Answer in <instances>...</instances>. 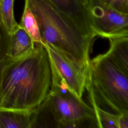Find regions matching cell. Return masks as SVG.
Here are the masks:
<instances>
[{"instance_id": "16", "label": "cell", "mask_w": 128, "mask_h": 128, "mask_svg": "<svg viewBox=\"0 0 128 128\" xmlns=\"http://www.w3.org/2000/svg\"><path fill=\"white\" fill-rule=\"evenodd\" d=\"M118 11L128 14V0H98Z\"/></svg>"}, {"instance_id": "1", "label": "cell", "mask_w": 128, "mask_h": 128, "mask_svg": "<svg viewBox=\"0 0 128 128\" xmlns=\"http://www.w3.org/2000/svg\"><path fill=\"white\" fill-rule=\"evenodd\" d=\"M6 64L0 82V108L32 111L48 94L52 74L48 52L43 44Z\"/></svg>"}, {"instance_id": "17", "label": "cell", "mask_w": 128, "mask_h": 128, "mask_svg": "<svg viewBox=\"0 0 128 128\" xmlns=\"http://www.w3.org/2000/svg\"><path fill=\"white\" fill-rule=\"evenodd\" d=\"M80 1H81L83 4H84L86 6V4H87V2H88V0H80Z\"/></svg>"}, {"instance_id": "2", "label": "cell", "mask_w": 128, "mask_h": 128, "mask_svg": "<svg viewBox=\"0 0 128 128\" xmlns=\"http://www.w3.org/2000/svg\"><path fill=\"white\" fill-rule=\"evenodd\" d=\"M46 43L64 54L86 71L93 40L84 35L49 0H26Z\"/></svg>"}, {"instance_id": "5", "label": "cell", "mask_w": 128, "mask_h": 128, "mask_svg": "<svg viewBox=\"0 0 128 128\" xmlns=\"http://www.w3.org/2000/svg\"><path fill=\"white\" fill-rule=\"evenodd\" d=\"M94 36L103 38L128 36V14L118 11L98 0L86 4Z\"/></svg>"}, {"instance_id": "4", "label": "cell", "mask_w": 128, "mask_h": 128, "mask_svg": "<svg viewBox=\"0 0 128 128\" xmlns=\"http://www.w3.org/2000/svg\"><path fill=\"white\" fill-rule=\"evenodd\" d=\"M60 122V128L97 127L92 107L74 92L50 91L46 97Z\"/></svg>"}, {"instance_id": "15", "label": "cell", "mask_w": 128, "mask_h": 128, "mask_svg": "<svg viewBox=\"0 0 128 128\" xmlns=\"http://www.w3.org/2000/svg\"><path fill=\"white\" fill-rule=\"evenodd\" d=\"M10 34L5 30L2 25H0V82L4 66L12 58L8 54Z\"/></svg>"}, {"instance_id": "8", "label": "cell", "mask_w": 128, "mask_h": 128, "mask_svg": "<svg viewBox=\"0 0 128 128\" xmlns=\"http://www.w3.org/2000/svg\"><path fill=\"white\" fill-rule=\"evenodd\" d=\"M34 46V42L29 34L19 26L10 34L8 54L12 59L22 58L32 52Z\"/></svg>"}, {"instance_id": "7", "label": "cell", "mask_w": 128, "mask_h": 128, "mask_svg": "<svg viewBox=\"0 0 128 128\" xmlns=\"http://www.w3.org/2000/svg\"><path fill=\"white\" fill-rule=\"evenodd\" d=\"M85 36L94 40L90 18L86 5L80 0H49Z\"/></svg>"}, {"instance_id": "13", "label": "cell", "mask_w": 128, "mask_h": 128, "mask_svg": "<svg viewBox=\"0 0 128 128\" xmlns=\"http://www.w3.org/2000/svg\"><path fill=\"white\" fill-rule=\"evenodd\" d=\"M18 25L29 34L34 43L43 44L37 21L26 0H24L23 12Z\"/></svg>"}, {"instance_id": "14", "label": "cell", "mask_w": 128, "mask_h": 128, "mask_svg": "<svg viewBox=\"0 0 128 128\" xmlns=\"http://www.w3.org/2000/svg\"><path fill=\"white\" fill-rule=\"evenodd\" d=\"M14 0H0V20L8 34L19 27L14 14Z\"/></svg>"}, {"instance_id": "9", "label": "cell", "mask_w": 128, "mask_h": 128, "mask_svg": "<svg viewBox=\"0 0 128 128\" xmlns=\"http://www.w3.org/2000/svg\"><path fill=\"white\" fill-rule=\"evenodd\" d=\"M60 128V122L49 102L46 98L32 111L30 128Z\"/></svg>"}, {"instance_id": "6", "label": "cell", "mask_w": 128, "mask_h": 128, "mask_svg": "<svg viewBox=\"0 0 128 128\" xmlns=\"http://www.w3.org/2000/svg\"><path fill=\"white\" fill-rule=\"evenodd\" d=\"M45 46L50 61L64 80L71 90L80 98L85 90L86 71L64 54L46 43Z\"/></svg>"}, {"instance_id": "10", "label": "cell", "mask_w": 128, "mask_h": 128, "mask_svg": "<svg viewBox=\"0 0 128 128\" xmlns=\"http://www.w3.org/2000/svg\"><path fill=\"white\" fill-rule=\"evenodd\" d=\"M110 48L106 52L111 60L128 74V36L108 38Z\"/></svg>"}, {"instance_id": "12", "label": "cell", "mask_w": 128, "mask_h": 128, "mask_svg": "<svg viewBox=\"0 0 128 128\" xmlns=\"http://www.w3.org/2000/svg\"><path fill=\"white\" fill-rule=\"evenodd\" d=\"M92 108L94 112L97 128H128V115L117 114L97 106Z\"/></svg>"}, {"instance_id": "19", "label": "cell", "mask_w": 128, "mask_h": 128, "mask_svg": "<svg viewBox=\"0 0 128 128\" xmlns=\"http://www.w3.org/2000/svg\"></svg>"}, {"instance_id": "3", "label": "cell", "mask_w": 128, "mask_h": 128, "mask_svg": "<svg viewBox=\"0 0 128 128\" xmlns=\"http://www.w3.org/2000/svg\"><path fill=\"white\" fill-rule=\"evenodd\" d=\"M85 90L92 107L128 115V74L106 52L90 59L86 70Z\"/></svg>"}, {"instance_id": "18", "label": "cell", "mask_w": 128, "mask_h": 128, "mask_svg": "<svg viewBox=\"0 0 128 128\" xmlns=\"http://www.w3.org/2000/svg\"><path fill=\"white\" fill-rule=\"evenodd\" d=\"M1 24V22H0V25Z\"/></svg>"}, {"instance_id": "11", "label": "cell", "mask_w": 128, "mask_h": 128, "mask_svg": "<svg viewBox=\"0 0 128 128\" xmlns=\"http://www.w3.org/2000/svg\"><path fill=\"white\" fill-rule=\"evenodd\" d=\"M32 111L0 108V128H30Z\"/></svg>"}]
</instances>
